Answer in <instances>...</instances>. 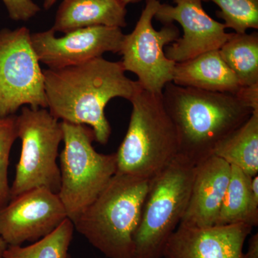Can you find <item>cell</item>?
<instances>
[{
	"label": "cell",
	"mask_w": 258,
	"mask_h": 258,
	"mask_svg": "<svg viewBox=\"0 0 258 258\" xmlns=\"http://www.w3.org/2000/svg\"><path fill=\"white\" fill-rule=\"evenodd\" d=\"M151 179L115 173L81 215L75 230L108 258H133L134 236Z\"/></svg>",
	"instance_id": "cell-3"
},
{
	"label": "cell",
	"mask_w": 258,
	"mask_h": 258,
	"mask_svg": "<svg viewBox=\"0 0 258 258\" xmlns=\"http://www.w3.org/2000/svg\"><path fill=\"white\" fill-rule=\"evenodd\" d=\"M8 246V244L5 243V241L0 238V258H5V252Z\"/></svg>",
	"instance_id": "cell-26"
},
{
	"label": "cell",
	"mask_w": 258,
	"mask_h": 258,
	"mask_svg": "<svg viewBox=\"0 0 258 258\" xmlns=\"http://www.w3.org/2000/svg\"><path fill=\"white\" fill-rule=\"evenodd\" d=\"M177 136L178 154L195 164L245 123L252 110L236 94L183 87L171 82L161 93Z\"/></svg>",
	"instance_id": "cell-2"
},
{
	"label": "cell",
	"mask_w": 258,
	"mask_h": 258,
	"mask_svg": "<svg viewBox=\"0 0 258 258\" xmlns=\"http://www.w3.org/2000/svg\"><path fill=\"white\" fill-rule=\"evenodd\" d=\"M17 126L22 148L10 186L11 199L36 188L58 193L60 171L57 160L63 139L61 121L47 108L24 106L17 115Z\"/></svg>",
	"instance_id": "cell-7"
},
{
	"label": "cell",
	"mask_w": 258,
	"mask_h": 258,
	"mask_svg": "<svg viewBox=\"0 0 258 258\" xmlns=\"http://www.w3.org/2000/svg\"><path fill=\"white\" fill-rule=\"evenodd\" d=\"M122 4L124 5L125 7L129 4H136V3H138L139 2L142 1V0H120Z\"/></svg>",
	"instance_id": "cell-28"
},
{
	"label": "cell",
	"mask_w": 258,
	"mask_h": 258,
	"mask_svg": "<svg viewBox=\"0 0 258 258\" xmlns=\"http://www.w3.org/2000/svg\"><path fill=\"white\" fill-rule=\"evenodd\" d=\"M30 30H0V117L20 107L47 108L45 77L32 47Z\"/></svg>",
	"instance_id": "cell-8"
},
{
	"label": "cell",
	"mask_w": 258,
	"mask_h": 258,
	"mask_svg": "<svg viewBox=\"0 0 258 258\" xmlns=\"http://www.w3.org/2000/svg\"><path fill=\"white\" fill-rule=\"evenodd\" d=\"M58 0H45L44 1L43 8L45 10H50Z\"/></svg>",
	"instance_id": "cell-27"
},
{
	"label": "cell",
	"mask_w": 258,
	"mask_h": 258,
	"mask_svg": "<svg viewBox=\"0 0 258 258\" xmlns=\"http://www.w3.org/2000/svg\"><path fill=\"white\" fill-rule=\"evenodd\" d=\"M230 173V164L216 156L196 164L189 203L180 224L198 227L216 225Z\"/></svg>",
	"instance_id": "cell-14"
},
{
	"label": "cell",
	"mask_w": 258,
	"mask_h": 258,
	"mask_svg": "<svg viewBox=\"0 0 258 258\" xmlns=\"http://www.w3.org/2000/svg\"><path fill=\"white\" fill-rule=\"evenodd\" d=\"M64 148L60 154L58 195L74 222L96 200L117 171L115 153L97 152L91 127L61 121Z\"/></svg>",
	"instance_id": "cell-6"
},
{
	"label": "cell",
	"mask_w": 258,
	"mask_h": 258,
	"mask_svg": "<svg viewBox=\"0 0 258 258\" xmlns=\"http://www.w3.org/2000/svg\"><path fill=\"white\" fill-rule=\"evenodd\" d=\"M120 61L96 57L76 66L43 70L47 109L55 118L91 127L95 141L105 145L111 127L105 114L111 100H130L140 89L128 79Z\"/></svg>",
	"instance_id": "cell-1"
},
{
	"label": "cell",
	"mask_w": 258,
	"mask_h": 258,
	"mask_svg": "<svg viewBox=\"0 0 258 258\" xmlns=\"http://www.w3.org/2000/svg\"><path fill=\"white\" fill-rule=\"evenodd\" d=\"M17 139V115L0 117V210L11 200L8 168L10 152Z\"/></svg>",
	"instance_id": "cell-22"
},
{
	"label": "cell",
	"mask_w": 258,
	"mask_h": 258,
	"mask_svg": "<svg viewBox=\"0 0 258 258\" xmlns=\"http://www.w3.org/2000/svg\"><path fill=\"white\" fill-rule=\"evenodd\" d=\"M195 166L178 154L151 179L134 236L133 258H162L168 241L181 223L189 203Z\"/></svg>",
	"instance_id": "cell-5"
},
{
	"label": "cell",
	"mask_w": 258,
	"mask_h": 258,
	"mask_svg": "<svg viewBox=\"0 0 258 258\" xmlns=\"http://www.w3.org/2000/svg\"><path fill=\"white\" fill-rule=\"evenodd\" d=\"M174 6L159 5L154 18L163 25L178 23L182 37L166 47L165 55L175 62L189 60L208 51L220 50L231 33L223 23L206 13L202 0H172Z\"/></svg>",
	"instance_id": "cell-12"
},
{
	"label": "cell",
	"mask_w": 258,
	"mask_h": 258,
	"mask_svg": "<svg viewBox=\"0 0 258 258\" xmlns=\"http://www.w3.org/2000/svg\"><path fill=\"white\" fill-rule=\"evenodd\" d=\"M127 10L120 0H63L56 13L52 30L69 33L94 26H126Z\"/></svg>",
	"instance_id": "cell-16"
},
{
	"label": "cell",
	"mask_w": 258,
	"mask_h": 258,
	"mask_svg": "<svg viewBox=\"0 0 258 258\" xmlns=\"http://www.w3.org/2000/svg\"><path fill=\"white\" fill-rule=\"evenodd\" d=\"M245 223L258 225V176L250 177L231 166L230 180L216 225Z\"/></svg>",
	"instance_id": "cell-17"
},
{
	"label": "cell",
	"mask_w": 258,
	"mask_h": 258,
	"mask_svg": "<svg viewBox=\"0 0 258 258\" xmlns=\"http://www.w3.org/2000/svg\"><path fill=\"white\" fill-rule=\"evenodd\" d=\"M245 258H258V234L251 236L248 242L247 252L244 253Z\"/></svg>",
	"instance_id": "cell-25"
},
{
	"label": "cell",
	"mask_w": 258,
	"mask_h": 258,
	"mask_svg": "<svg viewBox=\"0 0 258 258\" xmlns=\"http://www.w3.org/2000/svg\"><path fill=\"white\" fill-rule=\"evenodd\" d=\"M219 52L241 87L258 83L257 32H232Z\"/></svg>",
	"instance_id": "cell-19"
},
{
	"label": "cell",
	"mask_w": 258,
	"mask_h": 258,
	"mask_svg": "<svg viewBox=\"0 0 258 258\" xmlns=\"http://www.w3.org/2000/svg\"><path fill=\"white\" fill-rule=\"evenodd\" d=\"M130 102L128 130L115 153L117 172L152 179L178 155L175 128L161 94L141 87Z\"/></svg>",
	"instance_id": "cell-4"
},
{
	"label": "cell",
	"mask_w": 258,
	"mask_h": 258,
	"mask_svg": "<svg viewBox=\"0 0 258 258\" xmlns=\"http://www.w3.org/2000/svg\"><path fill=\"white\" fill-rule=\"evenodd\" d=\"M10 18L15 21H28L40 13V7L32 0H2Z\"/></svg>",
	"instance_id": "cell-23"
},
{
	"label": "cell",
	"mask_w": 258,
	"mask_h": 258,
	"mask_svg": "<svg viewBox=\"0 0 258 258\" xmlns=\"http://www.w3.org/2000/svg\"><path fill=\"white\" fill-rule=\"evenodd\" d=\"M221 158L250 177L258 173V112L217 146L212 156Z\"/></svg>",
	"instance_id": "cell-18"
},
{
	"label": "cell",
	"mask_w": 258,
	"mask_h": 258,
	"mask_svg": "<svg viewBox=\"0 0 258 258\" xmlns=\"http://www.w3.org/2000/svg\"><path fill=\"white\" fill-rule=\"evenodd\" d=\"M252 229L245 223L205 227L179 224L163 257L245 258L244 244Z\"/></svg>",
	"instance_id": "cell-13"
},
{
	"label": "cell",
	"mask_w": 258,
	"mask_h": 258,
	"mask_svg": "<svg viewBox=\"0 0 258 258\" xmlns=\"http://www.w3.org/2000/svg\"><path fill=\"white\" fill-rule=\"evenodd\" d=\"M144 8L133 31L124 35L119 53L125 72L133 73L144 90L161 94L168 83L172 82L176 62L168 58L164 47L180 37L174 23L155 30L152 20L161 0H145Z\"/></svg>",
	"instance_id": "cell-9"
},
{
	"label": "cell",
	"mask_w": 258,
	"mask_h": 258,
	"mask_svg": "<svg viewBox=\"0 0 258 258\" xmlns=\"http://www.w3.org/2000/svg\"><path fill=\"white\" fill-rule=\"evenodd\" d=\"M237 96L253 112H258V83L240 87Z\"/></svg>",
	"instance_id": "cell-24"
},
{
	"label": "cell",
	"mask_w": 258,
	"mask_h": 258,
	"mask_svg": "<svg viewBox=\"0 0 258 258\" xmlns=\"http://www.w3.org/2000/svg\"><path fill=\"white\" fill-rule=\"evenodd\" d=\"M74 225L67 218L53 232L30 245H8L5 258H70Z\"/></svg>",
	"instance_id": "cell-20"
},
{
	"label": "cell",
	"mask_w": 258,
	"mask_h": 258,
	"mask_svg": "<svg viewBox=\"0 0 258 258\" xmlns=\"http://www.w3.org/2000/svg\"><path fill=\"white\" fill-rule=\"evenodd\" d=\"M123 37L121 28L107 26L79 29L60 37L52 28L30 35L39 61L49 69L83 63L106 52L119 53Z\"/></svg>",
	"instance_id": "cell-11"
},
{
	"label": "cell",
	"mask_w": 258,
	"mask_h": 258,
	"mask_svg": "<svg viewBox=\"0 0 258 258\" xmlns=\"http://www.w3.org/2000/svg\"><path fill=\"white\" fill-rule=\"evenodd\" d=\"M68 218L57 194L36 188L25 191L0 210V238L8 245H23L45 237Z\"/></svg>",
	"instance_id": "cell-10"
},
{
	"label": "cell",
	"mask_w": 258,
	"mask_h": 258,
	"mask_svg": "<svg viewBox=\"0 0 258 258\" xmlns=\"http://www.w3.org/2000/svg\"><path fill=\"white\" fill-rule=\"evenodd\" d=\"M172 83L183 87L231 94H237L241 87L219 50L176 62Z\"/></svg>",
	"instance_id": "cell-15"
},
{
	"label": "cell",
	"mask_w": 258,
	"mask_h": 258,
	"mask_svg": "<svg viewBox=\"0 0 258 258\" xmlns=\"http://www.w3.org/2000/svg\"><path fill=\"white\" fill-rule=\"evenodd\" d=\"M212 2L220 8L217 18L224 21L226 29L236 33H245L249 29H258V0H202Z\"/></svg>",
	"instance_id": "cell-21"
}]
</instances>
